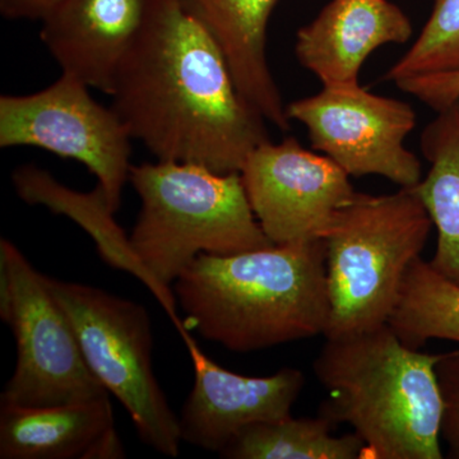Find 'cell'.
I'll list each match as a JSON object with an SVG mask.
<instances>
[{
    "mask_svg": "<svg viewBox=\"0 0 459 459\" xmlns=\"http://www.w3.org/2000/svg\"><path fill=\"white\" fill-rule=\"evenodd\" d=\"M388 325L411 349L430 340L459 343V286L420 256L407 271Z\"/></svg>",
    "mask_w": 459,
    "mask_h": 459,
    "instance_id": "d6986e66",
    "label": "cell"
},
{
    "mask_svg": "<svg viewBox=\"0 0 459 459\" xmlns=\"http://www.w3.org/2000/svg\"><path fill=\"white\" fill-rule=\"evenodd\" d=\"M186 331L247 353L325 336L329 318L323 238L230 255H201L172 285Z\"/></svg>",
    "mask_w": 459,
    "mask_h": 459,
    "instance_id": "7a4b0ae2",
    "label": "cell"
},
{
    "mask_svg": "<svg viewBox=\"0 0 459 459\" xmlns=\"http://www.w3.org/2000/svg\"><path fill=\"white\" fill-rule=\"evenodd\" d=\"M110 96L133 140L159 161L231 174L270 141L212 33L181 0H152Z\"/></svg>",
    "mask_w": 459,
    "mask_h": 459,
    "instance_id": "6da1fadb",
    "label": "cell"
},
{
    "mask_svg": "<svg viewBox=\"0 0 459 459\" xmlns=\"http://www.w3.org/2000/svg\"><path fill=\"white\" fill-rule=\"evenodd\" d=\"M440 356L406 346L389 325L325 340L313 362L329 394L319 413L353 429L362 459H442Z\"/></svg>",
    "mask_w": 459,
    "mask_h": 459,
    "instance_id": "3957f363",
    "label": "cell"
},
{
    "mask_svg": "<svg viewBox=\"0 0 459 459\" xmlns=\"http://www.w3.org/2000/svg\"><path fill=\"white\" fill-rule=\"evenodd\" d=\"M132 140L117 111L71 75L31 95L0 98V147H38L81 162L115 213L131 174Z\"/></svg>",
    "mask_w": 459,
    "mask_h": 459,
    "instance_id": "ba28073f",
    "label": "cell"
},
{
    "mask_svg": "<svg viewBox=\"0 0 459 459\" xmlns=\"http://www.w3.org/2000/svg\"><path fill=\"white\" fill-rule=\"evenodd\" d=\"M221 48L243 98L272 126L286 132L290 119L268 66L267 26L277 0H181Z\"/></svg>",
    "mask_w": 459,
    "mask_h": 459,
    "instance_id": "5bb4252c",
    "label": "cell"
},
{
    "mask_svg": "<svg viewBox=\"0 0 459 459\" xmlns=\"http://www.w3.org/2000/svg\"><path fill=\"white\" fill-rule=\"evenodd\" d=\"M141 198L131 247L151 290L180 336L186 333L172 292L178 277L201 255H230L274 246L256 220L240 172L159 161L132 165Z\"/></svg>",
    "mask_w": 459,
    "mask_h": 459,
    "instance_id": "277c9868",
    "label": "cell"
},
{
    "mask_svg": "<svg viewBox=\"0 0 459 459\" xmlns=\"http://www.w3.org/2000/svg\"><path fill=\"white\" fill-rule=\"evenodd\" d=\"M12 181L23 202L69 217L93 238L104 262L115 270L128 272L151 290L150 277L135 258L129 237L115 221V212L99 186L89 193L75 192L35 165L17 168Z\"/></svg>",
    "mask_w": 459,
    "mask_h": 459,
    "instance_id": "e0dca14e",
    "label": "cell"
},
{
    "mask_svg": "<svg viewBox=\"0 0 459 459\" xmlns=\"http://www.w3.org/2000/svg\"><path fill=\"white\" fill-rule=\"evenodd\" d=\"M437 113L421 134L430 170L413 188L437 230L431 267L459 286V99Z\"/></svg>",
    "mask_w": 459,
    "mask_h": 459,
    "instance_id": "2e32d148",
    "label": "cell"
},
{
    "mask_svg": "<svg viewBox=\"0 0 459 459\" xmlns=\"http://www.w3.org/2000/svg\"><path fill=\"white\" fill-rule=\"evenodd\" d=\"M250 207L274 246L323 238L356 195L350 175L294 137L259 144L240 170Z\"/></svg>",
    "mask_w": 459,
    "mask_h": 459,
    "instance_id": "30bf717a",
    "label": "cell"
},
{
    "mask_svg": "<svg viewBox=\"0 0 459 459\" xmlns=\"http://www.w3.org/2000/svg\"><path fill=\"white\" fill-rule=\"evenodd\" d=\"M412 25L389 0H331L299 30L296 56L323 86L359 83L367 57L377 48L404 44Z\"/></svg>",
    "mask_w": 459,
    "mask_h": 459,
    "instance_id": "4fadbf2b",
    "label": "cell"
},
{
    "mask_svg": "<svg viewBox=\"0 0 459 459\" xmlns=\"http://www.w3.org/2000/svg\"><path fill=\"white\" fill-rule=\"evenodd\" d=\"M113 429L110 395L53 406L0 404V458L89 459Z\"/></svg>",
    "mask_w": 459,
    "mask_h": 459,
    "instance_id": "9a60e30c",
    "label": "cell"
},
{
    "mask_svg": "<svg viewBox=\"0 0 459 459\" xmlns=\"http://www.w3.org/2000/svg\"><path fill=\"white\" fill-rule=\"evenodd\" d=\"M60 0H0V12L9 20H42Z\"/></svg>",
    "mask_w": 459,
    "mask_h": 459,
    "instance_id": "603a6c76",
    "label": "cell"
},
{
    "mask_svg": "<svg viewBox=\"0 0 459 459\" xmlns=\"http://www.w3.org/2000/svg\"><path fill=\"white\" fill-rule=\"evenodd\" d=\"M180 337L195 369V385L178 416L183 442L220 455L244 429L292 416L305 385L303 371L240 376L211 360L190 332Z\"/></svg>",
    "mask_w": 459,
    "mask_h": 459,
    "instance_id": "8fae6325",
    "label": "cell"
},
{
    "mask_svg": "<svg viewBox=\"0 0 459 459\" xmlns=\"http://www.w3.org/2000/svg\"><path fill=\"white\" fill-rule=\"evenodd\" d=\"M126 458V451L122 440H120L119 434L117 430L108 431L105 434L99 443L93 446L92 451L90 453L89 459H119Z\"/></svg>",
    "mask_w": 459,
    "mask_h": 459,
    "instance_id": "cb8c5ba5",
    "label": "cell"
},
{
    "mask_svg": "<svg viewBox=\"0 0 459 459\" xmlns=\"http://www.w3.org/2000/svg\"><path fill=\"white\" fill-rule=\"evenodd\" d=\"M0 318L16 341V368L0 404L53 406L108 397L44 276L8 238L0 240Z\"/></svg>",
    "mask_w": 459,
    "mask_h": 459,
    "instance_id": "52a82bcc",
    "label": "cell"
},
{
    "mask_svg": "<svg viewBox=\"0 0 459 459\" xmlns=\"http://www.w3.org/2000/svg\"><path fill=\"white\" fill-rule=\"evenodd\" d=\"M394 84L435 111L442 110L459 99V71L416 75Z\"/></svg>",
    "mask_w": 459,
    "mask_h": 459,
    "instance_id": "7402d4cb",
    "label": "cell"
},
{
    "mask_svg": "<svg viewBox=\"0 0 459 459\" xmlns=\"http://www.w3.org/2000/svg\"><path fill=\"white\" fill-rule=\"evenodd\" d=\"M152 0H60L42 18L40 39L62 74L110 96Z\"/></svg>",
    "mask_w": 459,
    "mask_h": 459,
    "instance_id": "7c38bea8",
    "label": "cell"
},
{
    "mask_svg": "<svg viewBox=\"0 0 459 459\" xmlns=\"http://www.w3.org/2000/svg\"><path fill=\"white\" fill-rule=\"evenodd\" d=\"M332 420H280L252 425L226 446L220 455L228 459H362L364 442L355 433L334 437Z\"/></svg>",
    "mask_w": 459,
    "mask_h": 459,
    "instance_id": "ac0fdd59",
    "label": "cell"
},
{
    "mask_svg": "<svg viewBox=\"0 0 459 459\" xmlns=\"http://www.w3.org/2000/svg\"><path fill=\"white\" fill-rule=\"evenodd\" d=\"M459 71V0H434L418 40L391 66L385 81Z\"/></svg>",
    "mask_w": 459,
    "mask_h": 459,
    "instance_id": "ffe728a7",
    "label": "cell"
},
{
    "mask_svg": "<svg viewBox=\"0 0 459 459\" xmlns=\"http://www.w3.org/2000/svg\"><path fill=\"white\" fill-rule=\"evenodd\" d=\"M93 376L131 416L142 442L160 455L180 453L179 420L152 365L153 336L143 305L83 283L50 279Z\"/></svg>",
    "mask_w": 459,
    "mask_h": 459,
    "instance_id": "8992f818",
    "label": "cell"
},
{
    "mask_svg": "<svg viewBox=\"0 0 459 459\" xmlns=\"http://www.w3.org/2000/svg\"><path fill=\"white\" fill-rule=\"evenodd\" d=\"M443 398L442 435L449 457L459 459V350L443 352L437 364Z\"/></svg>",
    "mask_w": 459,
    "mask_h": 459,
    "instance_id": "44dd1931",
    "label": "cell"
},
{
    "mask_svg": "<svg viewBox=\"0 0 459 459\" xmlns=\"http://www.w3.org/2000/svg\"><path fill=\"white\" fill-rule=\"evenodd\" d=\"M415 188L392 195L356 193L334 214L327 247L329 318L325 340L388 325L407 271L433 228Z\"/></svg>",
    "mask_w": 459,
    "mask_h": 459,
    "instance_id": "5b68a950",
    "label": "cell"
},
{
    "mask_svg": "<svg viewBox=\"0 0 459 459\" xmlns=\"http://www.w3.org/2000/svg\"><path fill=\"white\" fill-rule=\"evenodd\" d=\"M290 120L304 124L313 150L325 153L350 177L379 175L412 188L421 162L404 147L416 113L401 100L385 98L359 83L323 86L316 95L286 107Z\"/></svg>",
    "mask_w": 459,
    "mask_h": 459,
    "instance_id": "9c48e42d",
    "label": "cell"
}]
</instances>
